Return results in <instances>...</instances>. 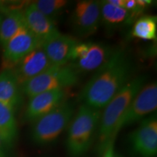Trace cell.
Segmentation results:
<instances>
[{
    "mask_svg": "<svg viewBox=\"0 0 157 157\" xmlns=\"http://www.w3.org/2000/svg\"><path fill=\"white\" fill-rule=\"evenodd\" d=\"M133 61L124 49H117L104 66L92 76L79 95L82 104L102 110L132 78Z\"/></svg>",
    "mask_w": 157,
    "mask_h": 157,
    "instance_id": "1",
    "label": "cell"
},
{
    "mask_svg": "<svg viewBox=\"0 0 157 157\" xmlns=\"http://www.w3.org/2000/svg\"><path fill=\"white\" fill-rule=\"evenodd\" d=\"M146 80L144 76L132 78L103 109L98 130V150L100 154L111 138L117 137L119 133L118 125L121 118L133 98L146 83Z\"/></svg>",
    "mask_w": 157,
    "mask_h": 157,
    "instance_id": "2",
    "label": "cell"
},
{
    "mask_svg": "<svg viewBox=\"0 0 157 157\" xmlns=\"http://www.w3.org/2000/svg\"><path fill=\"white\" fill-rule=\"evenodd\" d=\"M102 110L82 104L69 124L66 148L71 157H81L87 152L98 128Z\"/></svg>",
    "mask_w": 157,
    "mask_h": 157,
    "instance_id": "3",
    "label": "cell"
},
{
    "mask_svg": "<svg viewBox=\"0 0 157 157\" xmlns=\"http://www.w3.org/2000/svg\"><path fill=\"white\" fill-rule=\"evenodd\" d=\"M75 106L65 101L56 109L34 121L31 137L38 146H46L56 141L73 119Z\"/></svg>",
    "mask_w": 157,
    "mask_h": 157,
    "instance_id": "4",
    "label": "cell"
},
{
    "mask_svg": "<svg viewBox=\"0 0 157 157\" xmlns=\"http://www.w3.org/2000/svg\"><path fill=\"white\" fill-rule=\"evenodd\" d=\"M79 72L71 65L52 66L42 74L23 83L21 92L29 98L37 94L57 90H66L77 84Z\"/></svg>",
    "mask_w": 157,
    "mask_h": 157,
    "instance_id": "5",
    "label": "cell"
},
{
    "mask_svg": "<svg viewBox=\"0 0 157 157\" xmlns=\"http://www.w3.org/2000/svg\"><path fill=\"white\" fill-rule=\"evenodd\" d=\"M157 108V84L156 82L146 84L140 90L129 104L118 125V132L124 127L132 124L150 114Z\"/></svg>",
    "mask_w": 157,
    "mask_h": 157,
    "instance_id": "6",
    "label": "cell"
},
{
    "mask_svg": "<svg viewBox=\"0 0 157 157\" xmlns=\"http://www.w3.org/2000/svg\"><path fill=\"white\" fill-rule=\"evenodd\" d=\"M71 21L74 31L78 36L87 37L95 34L101 23L100 2H78L72 12Z\"/></svg>",
    "mask_w": 157,
    "mask_h": 157,
    "instance_id": "7",
    "label": "cell"
},
{
    "mask_svg": "<svg viewBox=\"0 0 157 157\" xmlns=\"http://www.w3.org/2000/svg\"><path fill=\"white\" fill-rule=\"evenodd\" d=\"M133 153L139 157H155L157 154V119L152 115L141 121L129 135Z\"/></svg>",
    "mask_w": 157,
    "mask_h": 157,
    "instance_id": "8",
    "label": "cell"
},
{
    "mask_svg": "<svg viewBox=\"0 0 157 157\" xmlns=\"http://www.w3.org/2000/svg\"><path fill=\"white\" fill-rule=\"evenodd\" d=\"M41 46L40 41L25 27L3 48L4 60L7 66H15L27 55Z\"/></svg>",
    "mask_w": 157,
    "mask_h": 157,
    "instance_id": "9",
    "label": "cell"
},
{
    "mask_svg": "<svg viewBox=\"0 0 157 157\" xmlns=\"http://www.w3.org/2000/svg\"><path fill=\"white\" fill-rule=\"evenodd\" d=\"M66 97V90L47 91L32 96L25 109V119L34 122L64 102Z\"/></svg>",
    "mask_w": 157,
    "mask_h": 157,
    "instance_id": "10",
    "label": "cell"
},
{
    "mask_svg": "<svg viewBox=\"0 0 157 157\" xmlns=\"http://www.w3.org/2000/svg\"><path fill=\"white\" fill-rule=\"evenodd\" d=\"M15 66L13 70L21 86L48 69L52 64L41 46L27 55Z\"/></svg>",
    "mask_w": 157,
    "mask_h": 157,
    "instance_id": "11",
    "label": "cell"
},
{
    "mask_svg": "<svg viewBox=\"0 0 157 157\" xmlns=\"http://www.w3.org/2000/svg\"><path fill=\"white\" fill-rule=\"evenodd\" d=\"M77 40L68 35L58 34L42 44L52 66H60L69 64Z\"/></svg>",
    "mask_w": 157,
    "mask_h": 157,
    "instance_id": "12",
    "label": "cell"
},
{
    "mask_svg": "<svg viewBox=\"0 0 157 157\" xmlns=\"http://www.w3.org/2000/svg\"><path fill=\"white\" fill-rule=\"evenodd\" d=\"M27 29L43 43L60 34L53 19L37 10L32 3L23 11Z\"/></svg>",
    "mask_w": 157,
    "mask_h": 157,
    "instance_id": "13",
    "label": "cell"
},
{
    "mask_svg": "<svg viewBox=\"0 0 157 157\" xmlns=\"http://www.w3.org/2000/svg\"><path fill=\"white\" fill-rule=\"evenodd\" d=\"M117 49L101 43L90 42L89 50L83 58L69 63L78 72L98 71L112 57Z\"/></svg>",
    "mask_w": 157,
    "mask_h": 157,
    "instance_id": "14",
    "label": "cell"
},
{
    "mask_svg": "<svg viewBox=\"0 0 157 157\" xmlns=\"http://www.w3.org/2000/svg\"><path fill=\"white\" fill-rule=\"evenodd\" d=\"M21 86L13 68H5L0 72V102L15 111L22 102Z\"/></svg>",
    "mask_w": 157,
    "mask_h": 157,
    "instance_id": "15",
    "label": "cell"
},
{
    "mask_svg": "<svg viewBox=\"0 0 157 157\" xmlns=\"http://www.w3.org/2000/svg\"><path fill=\"white\" fill-rule=\"evenodd\" d=\"M25 27L23 12L19 10L10 11L0 24V44L4 48L15 34Z\"/></svg>",
    "mask_w": 157,
    "mask_h": 157,
    "instance_id": "16",
    "label": "cell"
},
{
    "mask_svg": "<svg viewBox=\"0 0 157 157\" xmlns=\"http://www.w3.org/2000/svg\"><path fill=\"white\" fill-rule=\"evenodd\" d=\"M14 110L0 102V138L6 145H11L17 137V127Z\"/></svg>",
    "mask_w": 157,
    "mask_h": 157,
    "instance_id": "17",
    "label": "cell"
},
{
    "mask_svg": "<svg viewBox=\"0 0 157 157\" xmlns=\"http://www.w3.org/2000/svg\"><path fill=\"white\" fill-rule=\"evenodd\" d=\"M101 23L107 28L115 29L122 25L129 24V13L124 7H119L109 4L107 1L100 2Z\"/></svg>",
    "mask_w": 157,
    "mask_h": 157,
    "instance_id": "18",
    "label": "cell"
},
{
    "mask_svg": "<svg viewBox=\"0 0 157 157\" xmlns=\"http://www.w3.org/2000/svg\"><path fill=\"white\" fill-rule=\"evenodd\" d=\"M132 35L144 41H154L157 36V18L154 15H144L137 18L132 29Z\"/></svg>",
    "mask_w": 157,
    "mask_h": 157,
    "instance_id": "19",
    "label": "cell"
},
{
    "mask_svg": "<svg viewBox=\"0 0 157 157\" xmlns=\"http://www.w3.org/2000/svg\"><path fill=\"white\" fill-rule=\"evenodd\" d=\"M32 4L41 13L53 19L64 11L68 2L65 0H39Z\"/></svg>",
    "mask_w": 157,
    "mask_h": 157,
    "instance_id": "20",
    "label": "cell"
},
{
    "mask_svg": "<svg viewBox=\"0 0 157 157\" xmlns=\"http://www.w3.org/2000/svg\"><path fill=\"white\" fill-rule=\"evenodd\" d=\"M116 137L111 138L107 143L106 146H105L103 151H102L101 157H115V150H114V143Z\"/></svg>",
    "mask_w": 157,
    "mask_h": 157,
    "instance_id": "21",
    "label": "cell"
},
{
    "mask_svg": "<svg viewBox=\"0 0 157 157\" xmlns=\"http://www.w3.org/2000/svg\"><path fill=\"white\" fill-rule=\"evenodd\" d=\"M107 2L111 5L116 6V7H124V8L125 0H108Z\"/></svg>",
    "mask_w": 157,
    "mask_h": 157,
    "instance_id": "22",
    "label": "cell"
},
{
    "mask_svg": "<svg viewBox=\"0 0 157 157\" xmlns=\"http://www.w3.org/2000/svg\"><path fill=\"white\" fill-rule=\"evenodd\" d=\"M4 144L5 143L2 140V139L0 138V157H6L5 149H4Z\"/></svg>",
    "mask_w": 157,
    "mask_h": 157,
    "instance_id": "23",
    "label": "cell"
},
{
    "mask_svg": "<svg viewBox=\"0 0 157 157\" xmlns=\"http://www.w3.org/2000/svg\"><path fill=\"white\" fill-rule=\"evenodd\" d=\"M115 157H123L122 156H121L119 154H115Z\"/></svg>",
    "mask_w": 157,
    "mask_h": 157,
    "instance_id": "24",
    "label": "cell"
},
{
    "mask_svg": "<svg viewBox=\"0 0 157 157\" xmlns=\"http://www.w3.org/2000/svg\"><path fill=\"white\" fill-rule=\"evenodd\" d=\"M1 22H2V17L1 15H0V24H1Z\"/></svg>",
    "mask_w": 157,
    "mask_h": 157,
    "instance_id": "25",
    "label": "cell"
}]
</instances>
